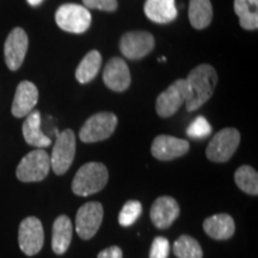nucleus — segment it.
Instances as JSON below:
<instances>
[{
  "label": "nucleus",
  "instance_id": "21",
  "mask_svg": "<svg viewBox=\"0 0 258 258\" xmlns=\"http://www.w3.org/2000/svg\"><path fill=\"white\" fill-rule=\"evenodd\" d=\"M213 6L211 0H190L189 21L192 28L202 30L212 23Z\"/></svg>",
  "mask_w": 258,
  "mask_h": 258
},
{
  "label": "nucleus",
  "instance_id": "10",
  "mask_svg": "<svg viewBox=\"0 0 258 258\" xmlns=\"http://www.w3.org/2000/svg\"><path fill=\"white\" fill-rule=\"evenodd\" d=\"M103 220V206L99 202H88L78 209L76 217V231L82 239L95 237Z\"/></svg>",
  "mask_w": 258,
  "mask_h": 258
},
{
  "label": "nucleus",
  "instance_id": "30",
  "mask_svg": "<svg viewBox=\"0 0 258 258\" xmlns=\"http://www.w3.org/2000/svg\"><path fill=\"white\" fill-rule=\"evenodd\" d=\"M97 258H122V250L118 246H110L102 250Z\"/></svg>",
  "mask_w": 258,
  "mask_h": 258
},
{
  "label": "nucleus",
  "instance_id": "27",
  "mask_svg": "<svg viewBox=\"0 0 258 258\" xmlns=\"http://www.w3.org/2000/svg\"><path fill=\"white\" fill-rule=\"evenodd\" d=\"M212 133V125L209 124L207 118L203 116H199L192 123L189 125L186 129V135L191 139H205L211 135Z\"/></svg>",
  "mask_w": 258,
  "mask_h": 258
},
{
  "label": "nucleus",
  "instance_id": "22",
  "mask_svg": "<svg viewBox=\"0 0 258 258\" xmlns=\"http://www.w3.org/2000/svg\"><path fill=\"white\" fill-rule=\"evenodd\" d=\"M234 12L239 17L240 27L245 30H257L258 0H234Z\"/></svg>",
  "mask_w": 258,
  "mask_h": 258
},
{
  "label": "nucleus",
  "instance_id": "7",
  "mask_svg": "<svg viewBox=\"0 0 258 258\" xmlns=\"http://www.w3.org/2000/svg\"><path fill=\"white\" fill-rule=\"evenodd\" d=\"M240 143V133L235 128H225L213 137L206 156L214 163H226L233 156Z\"/></svg>",
  "mask_w": 258,
  "mask_h": 258
},
{
  "label": "nucleus",
  "instance_id": "1",
  "mask_svg": "<svg viewBox=\"0 0 258 258\" xmlns=\"http://www.w3.org/2000/svg\"><path fill=\"white\" fill-rule=\"evenodd\" d=\"M185 82L189 88V97L185 102V108L189 112H191L206 104L213 96L218 84L217 71L208 63L199 64L189 73Z\"/></svg>",
  "mask_w": 258,
  "mask_h": 258
},
{
  "label": "nucleus",
  "instance_id": "16",
  "mask_svg": "<svg viewBox=\"0 0 258 258\" xmlns=\"http://www.w3.org/2000/svg\"><path fill=\"white\" fill-rule=\"evenodd\" d=\"M38 101V90L31 82L19 83L16 90L14 102H12L11 112L15 117L22 118L28 116L34 110Z\"/></svg>",
  "mask_w": 258,
  "mask_h": 258
},
{
  "label": "nucleus",
  "instance_id": "24",
  "mask_svg": "<svg viewBox=\"0 0 258 258\" xmlns=\"http://www.w3.org/2000/svg\"><path fill=\"white\" fill-rule=\"evenodd\" d=\"M235 184L241 191L249 195H258V173L257 171L249 165H243L234 173Z\"/></svg>",
  "mask_w": 258,
  "mask_h": 258
},
{
  "label": "nucleus",
  "instance_id": "2",
  "mask_svg": "<svg viewBox=\"0 0 258 258\" xmlns=\"http://www.w3.org/2000/svg\"><path fill=\"white\" fill-rule=\"evenodd\" d=\"M109 172L104 164L98 161L86 163L77 171L72 180V191L78 196L93 195L101 191L108 183Z\"/></svg>",
  "mask_w": 258,
  "mask_h": 258
},
{
  "label": "nucleus",
  "instance_id": "5",
  "mask_svg": "<svg viewBox=\"0 0 258 258\" xmlns=\"http://www.w3.org/2000/svg\"><path fill=\"white\" fill-rule=\"evenodd\" d=\"M76 156V134L71 129L56 134L50 156V167L57 176L64 175L72 165Z\"/></svg>",
  "mask_w": 258,
  "mask_h": 258
},
{
  "label": "nucleus",
  "instance_id": "29",
  "mask_svg": "<svg viewBox=\"0 0 258 258\" xmlns=\"http://www.w3.org/2000/svg\"><path fill=\"white\" fill-rule=\"evenodd\" d=\"M86 9L101 10V11L112 12L117 9V0H83Z\"/></svg>",
  "mask_w": 258,
  "mask_h": 258
},
{
  "label": "nucleus",
  "instance_id": "13",
  "mask_svg": "<svg viewBox=\"0 0 258 258\" xmlns=\"http://www.w3.org/2000/svg\"><path fill=\"white\" fill-rule=\"evenodd\" d=\"M189 147L188 141L183 139L171 137V135H158L153 140L151 152L156 159L169 161L184 156L188 153Z\"/></svg>",
  "mask_w": 258,
  "mask_h": 258
},
{
  "label": "nucleus",
  "instance_id": "12",
  "mask_svg": "<svg viewBox=\"0 0 258 258\" xmlns=\"http://www.w3.org/2000/svg\"><path fill=\"white\" fill-rule=\"evenodd\" d=\"M29 46L28 35L22 28H15L9 34L4 46V56L9 70L17 71L24 62Z\"/></svg>",
  "mask_w": 258,
  "mask_h": 258
},
{
  "label": "nucleus",
  "instance_id": "3",
  "mask_svg": "<svg viewBox=\"0 0 258 258\" xmlns=\"http://www.w3.org/2000/svg\"><path fill=\"white\" fill-rule=\"evenodd\" d=\"M118 118L114 112H97L86 120L80 128L79 139L85 144H93L106 140L114 134Z\"/></svg>",
  "mask_w": 258,
  "mask_h": 258
},
{
  "label": "nucleus",
  "instance_id": "4",
  "mask_svg": "<svg viewBox=\"0 0 258 258\" xmlns=\"http://www.w3.org/2000/svg\"><path fill=\"white\" fill-rule=\"evenodd\" d=\"M50 171V156L43 148L31 151L19 161L16 175L21 182H41Z\"/></svg>",
  "mask_w": 258,
  "mask_h": 258
},
{
  "label": "nucleus",
  "instance_id": "18",
  "mask_svg": "<svg viewBox=\"0 0 258 258\" xmlns=\"http://www.w3.org/2000/svg\"><path fill=\"white\" fill-rule=\"evenodd\" d=\"M144 10L148 19L159 24L171 23L178 15L175 0H146Z\"/></svg>",
  "mask_w": 258,
  "mask_h": 258
},
{
  "label": "nucleus",
  "instance_id": "31",
  "mask_svg": "<svg viewBox=\"0 0 258 258\" xmlns=\"http://www.w3.org/2000/svg\"><path fill=\"white\" fill-rule=\"evenodd\" d=\"M27 2H28V4L31 6H38L43 3V0H27Z\"/></svg>",
  "mask_w": 258,
  "mask_h": 258
},
{
  "label": "nucleus",
  "instance_id": "17",
  "mask_svg": "<svg viewBox=\"0 0 258 258\" xmlns=\"http://www.w3.org/2000/svg\"><path fill=\"white\" fill-rule=\"evenodd\" d=\"M203 230L215 240H227L234 234L235 224L230 214L212 215L203 221Z\"/></svg>",
  "mask_w": 258,
  "mask_h": 258
},
{
  "label": "nucleus",
  "instance_id": "15",
  "mask_svg": "<svg viewBox=\"0 0 258 258\" xmlns=\"http://www.w3.org/2000/svg\"><path fill=\"white\" fill-rule=\"evenodd\" d=\"M151 220L159 230H166L177 220L179 215V206L173 198L160 196L151 207Z\"/></svg>",
  "mask_w": 258,
  "mask_h": 258
},
{
  "label": "nucleus",
  "instance_id": "25",
  "mask_svg": "<svg viewBox=\"0 0 258 258\" xmlns=\"http://www.w3.org/2000/svg\"><path fill=\"white\" fill-rule=\"evenodd\" d=\"M173 253L178 258H202L201 245L190 235H180L173 244Z\"/></svg>",
  "mask_w": 258,
  "mask_h": 258
},
{
  "label": "nucleus",
  "instance_id": "8",
  "mask_svg": "<svg viewBox=\"0 0 258 258\" xmlns=\"http://www.w3.org/2000/svg\"><path fill=\"white\" fill-rule=\"evenodd\" d=\"M189 97V88L185 79H178L172 83L165 91L158 96L156 102L157 114L163 118L175 115Z\"/></svg>",
  "mask_w": 258,
  "mask_h": 258
},
{
  "label": "nucleus",
  "instance_id": "14",
  "mask_svg": "<svg viewBox=\"0 0 258 258\" xmlns=\"http://www.w3.org/2000/svg\"><path fill=\"white\" fill-rule=\"evenodd\" d=\"M103 80L106 88L115 92H123L131 85V71L122 57H112L103 71Z\"/></svg>",
  "mask_w": 258,
  "mask_h": 258
},
{
  "label": "nucleus",
  "instance_id": "11",
  "mask_svg": "<svg viewBox=\"0 0 258 258\" xmlns=\"http://www.w3.org/2000/svg\"><path fill=\"white\" fill-rule=\"evenodd\" d=\"M154 48V37L147 31H129L122 36L120 50L131 60L143 59Z\"/></svg>",
  "mask_w": 258,
  "mask_h": 258
},
{
  "label": "nucleus",
  "instance_id": "19",
  "mask_svg": "<svg viewBox=\"0 0 258 258\" xmlns=\"http://www.w3.org/2000/svg\"><path fill=\"white\" fill-rule=\"evenodd\" d=\"M22 131H23L24 140L30 146H34L36 148H44L50 146L51 140L41 129L40 111L32 110L28 116H25Z\"/></svg>",
  "mask_w": 258,
  "mask_h": 258
},
{
  "label": "nucleus",
  "instance_id": "26",
  "mask_svg": "<svg viewBox=\"0 0 258 258\" xmlns=\"http://www.w3.org/2000/svg\"><path fill=\"white\" fill-rule=\"evenodd\" d=\"M141 213H143V206L140 202L135 200L127 201L118 214V224L123 227H129L140 218Z\"/></svg>",
  "mask_w": 258,
  "mask_h": 258
},
{
  "label": "nucleus",
  "instance_id": "9",
  "mask_svg": "<svg viewBox=\"0 0 258 258\" xmlns=\"http://www.w3.org/2000/svg\"><path fill=\"white\" fill-rule=\"evenodd\" d=\"M19 247L27 256L38 253L44 244V232L41 221L35 217L22 220L18 230Z\"/></svg>",
  "mask_w": 258,
  "mask_h": 258
},
{
  "label": "nucleus",
  "instance_id": "23",
  "mask_svg": "<svg viewBox=\"0 0 258 258\" xmlns=\"http://www.w3.org/2000/svg\"><path fill=\"white\" fill-rule=\"evenodd\" d=\"M102 55L98 50H91L80 61L76 71V78L80 84H88L96 78L101 70Z\"/></svg>",
  "mask_w": 258,
  "mask_h": 258
},
{
  "label": "nucleus",
  "instance_id": "28",
  "mask_svg": "<svg viewBox=\"0 0 258 258\" xmlns=\"http://www.w3.org/2000/svg\"><path fill=\"white\" fill-rule=\"evenodd\" d=\"M170 253V243L166 238L156 237L151 245L150 258H167Z\"/></svg>",
  "mask_w": 258,
  "mask_h": 258
},
{
  "label": "nucleus",
  "instance_id": "6",
  "mask_svg": "<svg viewBox=\"0 0 258 258\" xmlns=\"http://www.w3.org/2000/svg\"><path fill=\"white\" fill-rule=\"evenodd\" d=\"M55 21L61 30L71 34H83L91 25L92 17L85 6L64 4L57 9Z\"/></svg>",
  "mask_w": 258,
  "mask_h": 258
},
{
  "label": "nucleus",
  "instance_id": "20",
  "mask_svg": "<svg viewBox=\"0 0 258 258\" xmlns=\"http://www.w3.org/2000/svg\"><path fill=\"white\" fill-rule=\"evenodd\" d=\"M73 227L72 221L67 215H60L53 224L51 247L56 254H63L69 250L72 241Z\"/></svg>",
  "mask_w": 258,
  "mask_h": 258
}]
</instances>
